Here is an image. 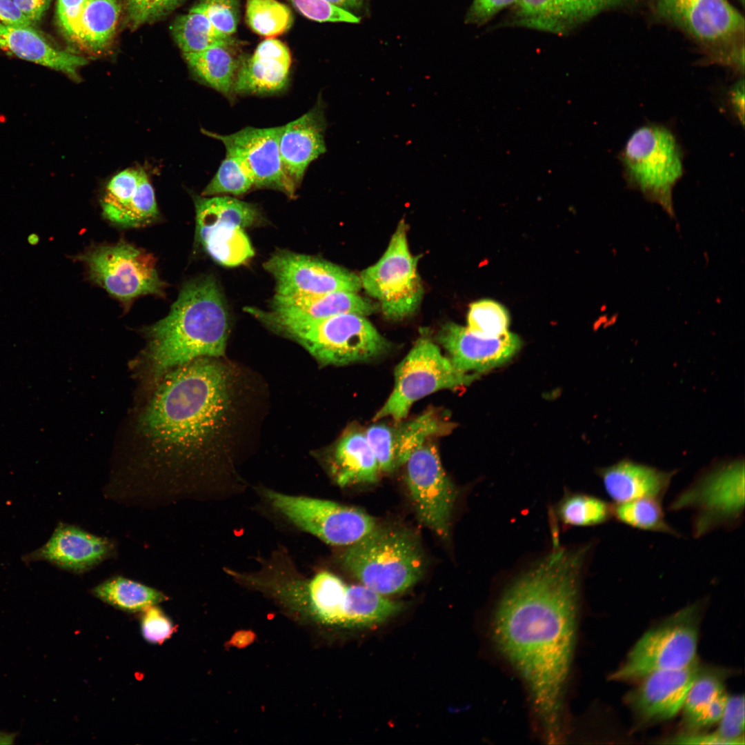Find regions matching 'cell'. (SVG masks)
I'll return each instance as SVG.
<instances>
[{"mask_svg": "<svg viewBox=\"0 0 745 745\" xmlns=\"http://www.w3.org/2000/svg\"><path fill=\"white\" fill-rule=\"evenodd\" d=\"M592 548L556 546L509 584L493 617L497 647L526 684L550 743L562 739L563 695Z\"/></svg>", "mask_w": 745, "mask_h": 745, "instance_id": "obj_1", "label": "cell"}, {"mask_svg": "<svg viewBox=\"0 0 745 745\" xmlns=\"http://www.w3.org/2000/svg\"><path fill=\"white\" fill-rule=\"evenodd\" d=\"M227 403L221 366L199 357L170 372L143 417L155 438L178 447L195 446L215 430Z\"/></svg>", "mask_w": 745, "mask_h": 745, "instance_id": "obj_2", "label": "cell"}, {"mask_svg": "<svg viewBox=\"0 0 745 745\" xmlns=\"http://www.w3.org/2000/svg\"><path fill=\"white\" fill-rule=\"evenodd\" d=\"M228 328V310L214 277L186 283L168 315L146 330L155 375L199 357L222 355Z\"/></svg>", "mask_w": 745, "mask_h": 745, "instance_id": "obj_3", "label": "cell"}, {"mask_svg": "<svg viewBox=\"0 0 745 745\" xmlns=\"http://www.w3.org/2000/svg\"><path fill=\"white\" fill-rule=\"evenodd\" d=\"M656 18L688 39L705 63L744 73L743 15L728 0H650Z\"/></svg>", "mask_w": 745, "mask_h": 745, "instance_id": "obj_4", "label": "cell"}, {"mask_svg": "<svg viewBox=\"0 0 745 745\" xmlns=\"http://www.w3.org/2000/svg\"><path fill=\"white\" fill-rule=\"evenodd\" d=\"M245 310L264 325L299 342L325 365L364 362L388 349L387 341L364 315L344 313L317 320H293L256 308Z\"/></svg>", "mask_w": 745, "mask_h": 745, "instance_id": "obj_5", "label": "cell"}, {"mask_svg": "<svg viewBox=\"0 0 745 745\" xmlns=\"http://www.w3.org/2000/svg\"><path fill=\"white\" fill-rule=\"evenodd\" d=\"M343 566L361 584L384 595L403 593L423 576L420 543L410 530L376 526L341 555Z\"/></svg>", "mask_w": 745, "mask_h": 745, "instance_id": "obj_6", "label": "cell"}, {"mask_svg": "<svg viewBox=\"0 0 745 745\" xmlns=\"http://www.w3.org/2000/svg\"><path fill=\"white\" fill-rule=\"evenodd\" d=\"M668 509L692 512L691 531L696 539L738 528L744 519V458L718 460L700 470Z\"/></svg>", "mask_w": 745, "mask_h": 745, "instance_id": "obj_7", "label": "cell"}, {"mask_svg": "<svg viewBox=\"0 0 745 745\" xmlns=\"http://www.w3.org/2000/svg\"><path fill=\"white\" fill-rule=\"evenodd\" d=\"M628 187L675 215L673 188L684 174L683 153L667 127L648 123L630 135L619 155Z\"/></svg>", "mask_w": 745, "mask_h": 745, "instance_id": "obj_8", "label": "cell"}, {"mask_svg": "<svg viewBox=\"0 0 745 745\" xmlns=\"http://www.w3.org/2000/svg\"><path fill=\"white\" fill-rule=\"evenodd\" d=\"M702 605L689 604L648 630L612 674L613 680H640L654 672L686 668L697 660Z\"/></svg>", "mask_w": 745, "mask_h": 745, "instance_id": "obj_9", "label": "cell"}, {"mask_svg": "<svg viewBox=\"0 0 745 745\" xmlns=\"http://www.w3.org/2000/svg\"><path fill=\"white\" fill-rule=\"evenodd\" d=\"M72 258L84 265L90 281L125 309L140 297L164 296L166 283L159 276L154 255L123 239L94 246Z\"/></svg>", "mask_w": 745, "mask_h": 745, "instance_id": "obj_10", "label": "cell"}, {"mask_svg": "<svg viewBox=\"0 0 745 745\" xmlns=\"http://www.w3.org/2000/svg\"><path fill=\"white\" fill-rule=\"evenodd\" d=\"M477 375L457 369L434 342L421 337L397 366L393 391L374 419L400 421L419 399L440 390L468 386Z\"/></svg>", "mask_w": 745, "mask_h": 745, "instance_id": "obj_11", "label": "cell"}, {"mask_svg": "<svg viewBox=\"0 0 745 745\" xmlns=\"http://www.w3.org/2000/svg\"><path fill=\"white\" fill-rule=\"evenodd\" d=\"M196 239L217 262L244 264L255 254L244 229L259 221L255 206L230 196L196 197Z\"/></svg>", "mask_w": 745, "mask_h": 745, "instance_id": "obj_12", "label": "cell"}, {"mask_svg": "<svg viewBox=\"0 0 745 745\" xmlns=\"http://www.w3.org/2000/svg\"><path fill=\"white\" fill-rule=\"evenodd\" d=\"M406 232L401 221L382 257L359 276L361 287L380 302L384 315L393 319L412 314L423 295L417 259L410 252Z\"/></svg>", "mask_w": 745, "mask_h": 745, "instance_id": "obj_13", "label": "cell"}, {"mask_svg": "<svg viewBox=\"0 0 745 745\" xmlns=\"http://www.w3.org/2000/svg\"><path fill=\"white\" fill-rule=\"evenodd\" d=\"M264 495L294 526L330 545L350 546L377 526L370 515L332 501L270 489H265Z\"/></svg>", "mask_w": 745, "mask_h": 745, "instance_id": "obj_14", "label": "cell"}, {"mask_svg": "<svg viewBox=\"0 0 745 745\" xmlns=\"http://www.w3.org/2000/svg\"><path fill=\"white\" fill-rule=\"evenodd\" d=\"M406 464V482L420 521L441 538L449 535L457 496L430 439L417 448Z\"/></svg>", "mask_w": 745, "mask_h": 745, "instance_id": "obj_15", "label": "cell"}, {"mask_svg": "<svg viewBox=\"0 0 745 745\" xmlns=\"http://www.w3.org/2000/svg\"><path fill=\"white\" fill-rule=\"evenodd\" d=\"M275 281L279 295L357 292L359 276L329 261L288 250H279L264 264Z\"/></svg>", "mask_w": 745, "mask_h": 745, "instance_id": "obj_16", "label": "cell"}, {"mask_svg": "<svg viewBox=\"0 0 745 745\" xmlns=\"http://www.w3.org/2000/svg\"><path fill=\"white\" fill-rule=\"evenodd\" d=\"M280 127L248 126L230 135L206 132L219 141L243 163L254 181V187L280 191L292 198L297 187L286 175L280 157Z\"/></svg>", "mask_w": 745, "mask_h": 745, "instance_id": "obj_17", "label": "cell"}, {"mask_svg": "<svg viewBox=\"0 0 745 745\" xmlns=\"http://www.w3.org/2000/svg\"><path fill=\"white\" fill-rule=\"evenodd\" d=\"M644 0H517L513 26L564 35L597 15L639 6Z\"/></svg>", "mask_w": 745, "mask_h": 745, "instance_id": "obj_18", "label": "cell"}, {"mask_svg": "<svg viewBox=\"0 0 745 745\" xmlns=\"http://www.w3.org/2000/svg\"><path fill=\"white\" fill-rule=\"evenodd\" d=\"M437 340L448 352L453 366L464 372H481L501 366L522 346L520 338L514 333L484 337L452 322L441 327Z\"/></svg>", "mask_w": 745, "mask_h": 745, "instance_id": "obj_19", "label": "cell"}, {"mask_svg": "<svg viewBox=\"0 0 745 745\" xmlns=\"http://www.w3.org/2000/svg\"><path fill=\"white\" fill-rule=\"evenodd\" d=\"M697 660L689 666L650 673L630 691L625 701L635 715L646 722L675 717L682 709L686 697L701 670Z\"/></svg>", "mask_w": 745, "mask_h": 745, "instance_id": "obj_20", "label": "cell"}, {"mask_svg": "<svg viewBox=\"0 0 745 745\" xmlns=\"http://www.w3.org/2000/svg\"><path fill=\"white\" fill-rule=\"evenodd\" d=\"M101 206L104 218L122 228L143 227L159 216L152 184L139 168H128L114 176L106 186Z\"/></svg>", "mask_w": 745, "mask_h": 745, "instance_id": "obj_21", "label": "cell"}, {"mask_svg": "<svg viewBox=\"0 0 745 745\" xmlns=\"http://www.w3.org/2000/svg\"><path fill=\"white\" fill-rule=\"evenodd\" d=\"M114 552L115 545L109 539L60 523L43 546L23 559L28 563L43 560L66 570L83 573L109 558Z\"/></svg>", "mask_w": 745, "mask_h": 745, "instance_id": "obj_22", "label": "cell"}, {"mask_svg": "<svg viewBox=\"0 0 745 745\" xmlns=\"http://www.w3.org/2000/svg\"><path fill=\"white\" fill-rule=\"evenodd\" d=\"M326 128L321 99L306 113L280 127L279 149L283 167L297 188L309 164L326 151Z\"/></svg>", "mask_w": 745, "mask_h": 745, "instance_id": "obj_23", "label": "cell"}, {"mask_svg": "<svg viewBox=\"0 0 745 745\" xmlns=\"http://www.w3.org/2000/svg\"><path fill=\"white\" fill-rule=\"evenodd\" d=\"M292 63L288 46L275 38L260 42L253 54L241 60L234 94L268 95L281 92L289 79Z\"/></svg>", "mask_w": 745, "mask_h": 745, "instance_id": "obj_24", "label": "cell"}, {"mask_svg": "<svg viewBox=\"0 0 745 745\" xmlns=\"http://www.w3.org/2000/svg\"><path fill=\"white\" fill-rule=\"evenodd\" d=\"M677 470H664L624 458L597 470L613 504L640 498L663 500Z\"/></svg>", "mask_w": 745, "mask_h": 745, "instance_id": "obj_25", "label": "cell"}, {"mask_svg": "<svg viewBox=\"0 0 745 745\" xmlns=\"http://www.w3.org/2000/svg\"><path fill=\"white\" fill-rule=\"evenodd\" d=\"M375 308L357 292L337 291L324 295L275 294L269 312L284 319L317 320L344 313L370 315Z\"/></svg>", "mask_w": 745, "mask_h": 745, "instance_id": "obj_26", "label": "cell"}, {"mask_svg": "<svg viewBox=\"0 0 745 745\" xmlns=\"http://www.w3.org/2000/svg\"><path fill=\"white\" fill-rule=\"evenodd\" d=\"M0 48L19 59L61 72L73 79H79V70L88 63L84 57L53 47L36 29L1 22Z\"/></svg>", "mask_w": 745, "mask_h": 745, "instance_id": "obj_27", "label": "cell"}, {"mask_svg": "<svg viewBox=\"0 0 745 745\" xmlns=\"http://www.w3.org/2000/svg\"><path fill=\"white\" fill-rule=\"evenodd\" d=\"M331 470L341 487L377 481L379 466L365 433L352 430L341 437L333 451Z\"/></svg>", "mask_w": 745, "mask_h": 745, "instance_id": "obj_28", "label": "cell"}, {"mask_svg": "<svg viewBox=\"0 0 745 745\" xmlns=\"http://www.w3.org/2000/svg\"><path fill=\"white\" fill-rule=\"evenodd\" d=\"M121 13L117 0H87L79 17L75 42L92 55L111 46Z\"/></svg>", "mask_w": 745, "mask_h": 745, "instance_id": "obj_29", "label": "cell"}, {"mask_svg": "<svg viewBox=\"0 0 745 745\" xmlns=\"http://www.w3.org/2000/svg\"><path fill=\"white\" fill-rule=\"evenodd\" d=\"M403 604L363 585H347L341 626L366 628L379 624L401 610Z\"/></svg>", "mask_w": 745, "mask_h": 745, "instance_id": "obj_30", "label": "cell"}, {"mask_svg": "<svg viewBox=\"0 0 745 745\" xmlns=\"http://www.w3.org/2000/svg\"><path fill=\"white\" fill-rule=\"evenodd\" d=\"M233 44L219 45L204 50L183 54L188 66L204 83L227 97L234 94V84L241 59Z\"/></svg>", "mask_w": 745, "mask_h": 745, "instance_id": "obj_31", "label": "cell"}, {"mask_svg": "<svg viewBox=\"0 0 745 745\" xmlns=\"http://www.w3.org/2000/svg\"><path fill=\"white\" fill-rule=\"evenodd\" d=\"M92 595L123 611L135 613L168 599L159 590L123 576L110 577L95 586Z\"/></svg>", "mask_w": 745, "mask_h": 745, "instance_id": "obj_32", "label": "cell"}, {"mask_svg": "<svg viewBox=\"0 0 745 745\" xmlns=\"http://www.w3.org/2000/svg\"><path fill=\"white\" fill-rule=\"evenodd\" d=\"M453 425L435 410L429 409L419 417L392 427L397 468L405 464L411 454L433 437L448 434Z\"/></svg>", "mask_w": 745, "mask_h": 745, "instance_id": "obj_33", "label": "cell"}, {"mask_svg": "<svg viewBox=\"0 0 745 745\" xmlns=\"http://www.w3.org/2000/svg\"><path fill=\"white\" fill-rule=\"evenodd\" d=\"M172 34L183 54L197 52L219 46L233 44L232 37L223 35L212 25L196 5L178 17L171 26Z\"/></svg>", "mask_w": 745, "mask_h": 745, "instance_id": "obj_34", "label": "cell"}, {"mask_svg": "<svg viewBox=\"0 0 745 745\" xmlns=\"http://www.w3.org/2000/svg\"><path fill=\"white\" fill-rule=\"evenodd\" d=\"M662 501L648 497L613 504V519L635 529L679 537L681 534L666 519Z\"/></svg>", "mask_w": 745, "mask_h": 745, "instance_id": "obj_35", "label": "cell"}, {"mask_svg": "<svg viewBox=\"0 0 745 745\" xmlns=\"http://www.w3.org/2000/svg\"><path fill=\"white\" fill-rule=\"evenodd\" d=\"M557 518L566 526H594L613 519V504L590 494L566 493L556 507Z\"/></svg>", "mask_w": 745, "mask_h": 745, "instance_id": "obj_36", "label": "cell"}, {"mask_svg": "<svg viewBox=\"0 0 745 745\" xmlns=\"http://www.w3.org/2000/svg\"><path fill=\"white\" fill-rule=\"evenodd\" d=\"M245 17L249 28L266 39L285 33L293 23L290 9L277 0H246Z\"/></svg>", "mask_w": 745, "mask_h": 745, "instance_id": "obj_37", "label": "cell"}, {"mask_svg": "<svg viewBox=\"0 0 745 745\" xmlns=\"http://www.w3.org/2000/svg\"><path fill=\"white\" fill-rule=\"evenodd\" d=\"M254 187V181L241 161L234 154L226 151L216 174L206 186L201 195H241Z\"/></svg>", "mask_w": 745, "mask_h": 745, "instance_id": "obj_38", "label": "cell"}, {"mask_svg": "<svg viewBox=\"0 0 745 745\" xmlns=\"http://www.w3.org/2000/svg\"><path fill=\"white\" fill-rule=\"evenodd\" d=\"M725 691L723 679L717 673L699 671L686 697L682 709L684 722L694 728L699 717L712 702Z\"/></svg>", "mask_w": 745, "mask_h": 745, "instance_id": "obj_39", "label": "cell"}, {"mask_svg": "<svg viewBox=\"0 0 745 745\" xmlns=\"http://www.w3.org/2000/svg\"><path fill=\"white\" fill-rule=\"evenodd\" d=\"M467 324L468 330L475 335L496 337L508 332L509 315L501 304L481 299L470 304Z\"/></svg>", "mask_w": 745, "mask_h": 745, "instance_id": "obj_40", "label": "cell"}, {"mask_svg": "<svg viewBox=\"0 0 745 745\" xmlns=\"http://www.w3.org/2000/svg\"><path fill=\"white\" fill-rule=\"evenodd\" d=\"M744 695H728L715 732L729 745L744 744Z\"/></svg>", "mask_w": 745, "mask_h": 745, "instance_id": "obj_41", "label": "cell"}, {"mask_svg": "<svg viewBox=\"0 0 745 745\" xmlns=\"http://www.w3.org/2000/svg\"><path fill=\"white\" fill-rule=\"evenodd\" d=\"M217 30L228 37L236 32L239 22V0H199L196 4Z\"/></svg>", "mask_w": 745, "mask_h": 745, "instance_id": "obj_42", "label": "cell"}, {"mask_svg": "<svg viewBox=\"0 0 745 745\" xmlns=\"http://www.w3.org/2000/svg\"><path fill=\"white\" fill-rule=\"evenodd\" d=\"M305 17L317 22L359 23V18L326 0H288Z\"/></svg>", "mask_w": 745, "mask_h": 745, "instance_id": "obj_43", "label": "cell"}, {"mask_svg": "<svg viewBox=\"0 0 745 745\" xmlns=\"http://www.w3.org/2000/svg\"><path fill=\"white\" fill-rule=\"evenodd\" d=\"M365 434L377 458L380 471L390 473L397 468L392 426L374 424L366 430Z\"/></svg>", "mask_w": 745, "mask_h": 745, "instance_id": "obj_44", "label": "cell"}, {"mask_svg": "<svg viewBox=\"0 0 745 745\" xmlns=\"http://www.w3.org/2000/svg\"><path fill=\"white\" fill-rule=\"evenodd\" d=\"M141 630L145 640L151 644H161L170 638L175 626L170 618L155 605L143 611Z\"/></svg>", "mask_w": 745, "mask_h": 745, "instance_id": "obj_45", "label": "cell"}, {"mask_svg": "<svg viewBox=\"0 0 745 745\" xmlns=\"http://www.w3.org/2000/svg\"><path fill=\"white\" fill-rule=\"evenodd\" d=\"M184 0H143L132 12L126 14L128 26L135 30L166 17Z\"/></svg>", "mask_w": 745, "mask_h": 745, "instance_id": "obj_46", "label": "cell"}, {"mask_svg": "<svg viewBox=\"0 0 745 745\" xmlns=\"http://www.w3.org/2000/svg\"><path fill=\"white\" fill-rule=\"evenodd\" d=\"M517 0H473L466 16L469 24L482 26L501 11L513 7Z\"/></svg>", "mask_w": 745, "mask_h": 745, "instance_id": "obj_47", "label": "cell"}, {"mask_svg": "<svg viewBox=\"0 0 745 745\" xmlns=\"http://www.w3.org/2000/svg\"><path fill=\"white\" fill-rule=\"evenodd\" d=\"M87 0H57V17L65 36L75 41L79 17Z\"/></svg>", "mask_w": 745, "mask_h": 745, "instance_id": "obj_48", "label": "cell"}, {"mask_svg": "<svg viewBox=\"0 0 745 745\" xmlns=\"http://www.w3.org/2000/svg\"><path fill=\"white\" fill-rule=\"evenodd\" d=\"M0 22L10 26L35 29L13 0H0Z\"/></svg>", "mask_w": 745, "mask_h": 745, "instance_id": "obj_49", "label": "cell"}, {"mask_svg": "<svg viewBox=\"0 0 745 745\" xmlns=\"http://www.w3.org/2000/svg\"><path fill=\"white\" fill-rule=\"evenodd\" d=\"M666 743L690 745H729L715 731L711 733H691L680 734L670 738Z\"/></svg>", "mask_w": 745, "mask_h": 745, "instance_id": "obj_50", "label": "cell"}, {"mask_svg": "<svg viewBox=\"0 0 745 745\" xmlns=\"http://www.w3.org/2000/svg\"><path fill=\"white\" fill-rule=\"evenodd\" d=\"M728 695L721 694L708 706L697 720L694 728L710 726L719 722L725 708Z\"/></svg>", "mask_w": 745, "mask_h": 745, "instance_id": "obj_51", "label": "cell"}, {"mask_svg": "<svg viewBox=\"0 0 745 745\" xmlns=\"http://www.w3.org/2000/svg\"><path fill=\"white\" fill-rule=\"evenodd\" d=\"M728 103L735 118L744 126V81L738 79L728 91Z\"/></svg>", "mask_w": 745, "mask_h": 745, "instance_id": "obj_52", "label": "cell"}, {"mask_svg": "<svg viewBox=\"0 0 745 745\" xmlns=\"http://www.w3.org/2000/svg\"><path fill=\"white\" fill-rule=\"evenodd\" d=\"M21 12L34 25L47 10L51 0H13Z\"/></svg>", "mask_w": 745, "mask_h": 745, "instance_id": "obj_53", "label": "cell"}, {"mask_svg": "<svg viewBox=\"0 0 745 745\" xmlns=\"http://www.w3.org/2000/svg\"><path fill=\"white\" fill-rule=\"evenodd\" d=\"M326 1L330 2V3H332L333 5L339 7V8L347 10V9L357 8L360 7L361 6L364 0H326Z\"/></svg>", "mask_w": 745, "mask_h": 745, "instance_id": "obj_54", "label": "cell"}, {"mask_svg": "<svg viewBox=\"0 0 745 745\" xmlns=\"http://www.w3.org/2000/svg\"><path fill=\"white\" fill-rule=\"evenodd\" d=\"M16 733H9L0 731V745L12 744L16 738Z\"/></svg>", "mask_w": 745, "mask_h": 745, "instance_id": "obj_55", "label": "cell"}, {"mask_svg": "<svg viewBox=\"0 0 745 745\" xmlns=\"http://www.w3.org/2000/svg\"><path fill=\"white\" fill-rule=\"evenodd\" d=\"M143 0H125L126 14L132 12Z\"/></svg>", "mask_w": 745, "mask_h": 745, "instance_id": "obj_56", "label": "cell"}, {"mask_svg": "<svg viewBox=\"0 0 745 745\" xmlns=\"http://www.w3.org/2000/svg\"><path fill=\"white\" fill-rule=\"evenodd\" d=\"M28 243L31 246H36L39 242V237L36 233H32L27 238Z\"/></svg>", "mask_w": 745, "mask_h": 745, "instance_id": "obj_57", "label": "cell"}, {"mask_svg": "<svg viewBox=\"0 0 745 745\" xmlns=\"http://www.w3.org/2000/svg\"><path fill=\"white\" fill-rule=\"evenodd\" d=\"M737 1H738L739 3H741V6H743L744 5V0H737Z\"/></svg>", "mask_w": 745, "mask_h": 745, "instance_id": "obj_58", "label": "cell"}]
</instances>
